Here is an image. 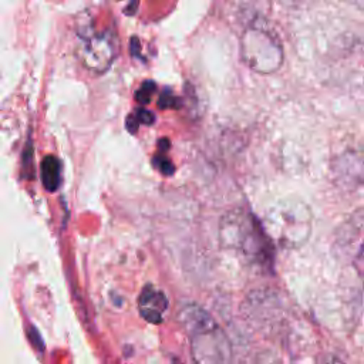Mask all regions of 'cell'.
I'll return each mask as SVG.
<instances>
[{
  "label": "cell",
  "mask_w": 364,
  "mask_h": 364,
  "mask_svg": "<svg viewBox=\"0 0 364 364\" xmlns=\"http://www.w3.org/2000/svg\"><path fill=\"white\" fill-rule=\"evenodd\" d=\"M178 318L191 343L192 357L198 363H228L232 360L229 338L215 318L196 304H186Z\"/></svg>",
  "instance_id": "1"
},
{
  "label": "cell",
  "mask_w": 364,
  "mask_h": 364,
  "mask_svg": "<svg viewBox=\"0 0 364 364\" xmlns=\"http://www.w3.org/2000/svg\"><path fill=\"white\" fill-rule=\"evenodd\" d=\"M220 242L228 249L239 250L249 262L270 267L273 262L272 242L262 222L243 210L226 213L219 229Z\"/></svg>",
  "instance_id": "2"
},
{
  "label": "cell",
  "mask_w": 364,
  "mask_h": 364,
  "mask_svg": "<svg viewBox=\"0 0 364 364\" xmlns=\"http://www.w3.org/2000/svg\"><path fill=\"white\" fill-rule=\"evenodd\" d=\"M240 58L255 73L272 74L283 63L279 37L263 26H249L240 36Z\"/></svg>",
  "instance_id": "3"
},
{
  "label": "cell",
  "mask_w": 364,
  "mask_h": 364,
  "mask_svg": "<svg viewBox=\"0 0 364 364\" xmlns=\"http://www.w3.org/2000/svg\"><path fill=\"white\" fill-rule=\"evenodd\" d=\"M118 54V37L112 28L97 31L92 26L78 27L77 55L80 63L94 74L105 73Z\"/></svg>",
  "instance_id": "4"
},
{
  "label": "cell",
  "mask_w": 364,
  "mask_h": 364,
  "mask_svg": "<svg viewBox=\"0 0 364 364\" xmlns=\"http://www.w3.org/2000/svg\"><path fill=\"white\" fill-rule=\"evenodd\" d=\"M169 306L168 297L162 290L146 284L138 297V309L139 314L152 324H158L162 321V316Z\"/></svg>",
  "instance_id": "5"
},
{
  "label": "cell",
  "mask_w": 364,
  "mask_h": 364,
  "mask_svg": "<svg viewBox=\"0 0 364 364\" xmlns=\"http://www.w3.org/2000/svg\"><path fill=\"white\" fill-rule=\"evenodd\" d=\"M40 176L46 191L55 192L61 182V162L54 155H47L40 164Z\"/></svg>",
  "instance_id": "6"
},
{
  "label": "cell",
  "mask_w": 364,
  "mask_h": 364,
  "mask_svg": "<svg viewBox=\"0 0 364 364\" xmlns=\"http://www.w3.org/2000/svg\"><path fill=\"white\" fill-rule=\"evenodd\" d=\"M155 88H156V87H155V84H154L152 81H145V82L141 85V88L135 92L136 101H139L141 104H148V102L151 101V97H152Z\"/></svg>",
  "instance_id": "7"
},
{
  "label": "cell",
  "mask_w": 364,
  "mask_h": 364,
  "mask_svg": "<svg viewBox=\"0 0 364 364\" xmlns=\"http://www.w3.org/2000/svg\"><path fill=\"white\" fill-rule=\"evenodd\" d=\"M154 164H155V166H156V169L161 172V173H164V175H172L173 173V171H175V166H173V164L168 159V158H164V156H155L154 158Z\"/></svg>",
  "instance_id": "8"
},
{
  "label": "cell",
  "mask_w": 364,
  "mask_h": 364,
  "mask_svg": "<svg viewBox=\"0 0 364 364\" xmlns=\"http://www.w3.org/2000/svg\"><path fill=\"white\" fill-rule=\"evenodd\" d=\"M134 112H135L136 118L139 119V122L144 124V125H152L155 122V115L151 111L145 109V108H138Z\"/></svg>",
  "instance_id": "9"
},
{
  "label": "cell",
  "mask_w": 364,
  "mask_h": 364,
  "mask_svg": "<svg viewBox=\"0 0 364 364\" xmlns=\"http://www.w3.org/2000/svg\"><path fill=\"white\" fill-rule=\"evenodd\" d=\"M173 102H176V98L166 90V91H164L162 95L159 97L158 105H159L161 108H169V107H175Z\"/></svg>",
  "instance_id": "10"
},
{
  "label": "cell",
  "mask_w": 364,
  "mask_h": 364,
  "mask_svg": "<svg viewBox=\"0 0 364 364\" xmlns=\"http://www.w3.org/2000/svg\"><path fill=\"white\" fill-rule=\"evenodd\" d=\"M139 119L136 118V115H135V112H131L128 117H127V119H125V127H127V129L131 132V134H135L136 131H138V127H139Z\"/></svg>",
  "instance_id": "11"
},
{
  "label": "cell",
  "mask_w": 364,
  "mask_h": 364,
  "mask_svg": "<svg viewBox=\"0 0 364 364\" xmlns=\"http://www.w3.org/2000/svg\"><path fill=\"white\" fill-rule=\"evenodd\" d=\"M354 266H355L357 272L364 277V243L360 247V250H358V253H357V256L354 259Z\"/></svg>",
  "instance_id": "12"
}]
</instances>
